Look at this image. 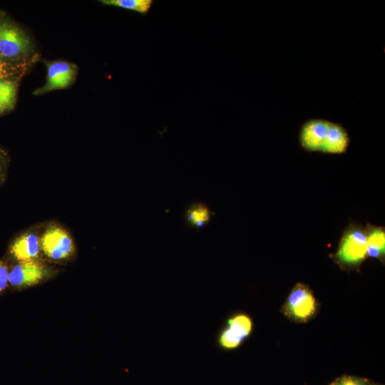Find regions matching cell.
I'll return each instance as SVG.
<instances>
[{
	"label": "cell",
	"instance_id": "6da1fadb",
	"mask_svg": "<svg viewBox=\"0 0 385 385\" xmlns=\"http://www.w3.org/2000/svg\"><path fill=\"white\" fill-rule=\"evenodd\" d=\"M43 257L55 262H66L76 254V246L71 232L57 222H50L41 230Z\"/></svg>",
	"mask_w": 385,
	"mask_h": 385
},
{
	"label": "cell",
	"instance_id": "7a4b0ae2",
	"mask_svg": "<svg viewBox=\"0 0 385 385\" xmlns=\"http://www.w3.org/2000/svg\"><path fill=\"white\" fill-rule=\"evenodd\" d=\"M34 43L26 33L9 19L0 20V58L24 59L34 52Z\"/></svg>",
	"mask_w": 385,
	"mask_h": 385
},
{
	"label": "cell",
	"instance_id": "3957f363",
	"mask_svg": "<svg viewBox=\"0 0 385 385\" xmlns=\"http://www.w3.org/2000/svg\"><path fill=\"white\" fill-rule=\"evenodd\" d=\"M56 273L57 270L43 259L17 262L9 267V284L16 289L32 287Z\"/></svg>",
	"mask_w": 385,
	"mask_h": 385
},
{
	"label": "cell",
	"instance_id": "277c9868",
	"mask_svg": "<svg viewBox=\"0 0 385 385\" xmlns=\"http://www.w3.org/2000/svg\"><path fill=\"white\" fill-rule=\"evenodd\" d=\"M253 321L245 312H236L228 317L216 336V345L223 351L239 348L251 335Z\"/></svg>",
	"mask_w": 385,
	"mask_h": 385
},
{
	"label": "cell",
	"instance_id": "5b68a950",
	"mask_svg": "<svg viewBox=\"0 0 385 385\" xmlns=\"http://www.w3.org/2000/svg\"><path fill=\"white\" fill-rule=\"evenodd\" d=\"M366 256V232L358 227H351L344 232L336 257L342 265L354 266Z\"/></svg>",
	"mask_w": 385,
	"mask_h": 385
},
{
	"label": "cell",
	"instance_id": "8992f818",
	"mask_svg": "<svg viewBox=\"0 0 385 385\" xmlns=\"http://www.w3.org/2000/svg\"><path fill=\"white\" fill-rule=\"evenodd\" d=\"M39 226L31 227L14 238L9 248L11 258L17 262L43 259Z\"/></svg>",
	"mask_w": 385,
	"mask_h": 385
},
{
	"label": "cell",
	"instance_id": "52a82bcc",
	"mask_svg": "<svg viewBox=\"0 0 385 385\" xmlns=\"http://www.w3.org/2000/svg\"><path fill=\"white\" fill-rule=\"evenodd\" d=\"M77 66L65 61H54L47 63L45 84L37 88L34 93L42 95L51 91L67 88L74 81Z\"/></svg>",
	"mask_w": 385,
	"mask_h": 385
},
{
	"label": "cell",
	"instance_id": "ba28073f",
	"mask_svg": "<svg viewBox=\"0 0 385 385\" xmlns=\"http://www.w3.org/2000/svg\"><path fill=\"white\" fill-rule=\"evenodd\" d=\"M286 309L293 318L299 320L307 319L315 312V299L307 287L297 284L287 299Z\"/></svg>",
	"mask_w": 385,
	"mask_h": 385
},
{
	"label": "cell",
	"instance_id": "9c48e42d",
	"mask_svg": "<svg viewBox=\"0 0 385 385\" xmlns=\"http://www.w3.org/2000/svg\"><path fill=\"white\" fill-rule=\"evenodd\" d=\"M329 121L324 118H309L300 128L299 140L302 148L308 152H320L327 135Z\"/></svg>",
	"mask_w": 385,
	"mask_h": 385
},
{
	"label": "cell",
	"instance_id": "30bf717a",
	"mask_svg": "<svg viewBox=\"0 0 385 385\" xmlns=\"http://www.w3.org/2000/svg\"><path fill=\"white\" fill-rule=\"evenodd\" d=\"M349 143V135L344 126L339 123L329 121L320 152L327 154H342L347 150Z\"/></svg>",
	"mask_w": 385,
	"mask_h": 385
},
{
	"label": "cell",
	"instance_id": "8fae6325",
	"mask_svg": "<svg viewBox=\"0 0 385 385\" xmlns=\"http://www.w3.org/2000/svg\"><path fill=\"white\" fill-rule=\"evenodd\" d=\"M385 252V232L382 227H371L366 232V255L379 258Z\"/></svg>",
	"mask_w": 385,
	"mask_h": 385
},
{
	"label": "cell",
	"instance_id": "7c38bea8",
	"mask_svg": "<svg viewBox=\"0 0 385 385\" xmlns=\"http://www.w3.org/2000/svg\"><path fill=\"white\" fill-rule=\"evenodd\" d=\"M18 83L13 79L0 80V112L11 109L16 103Z\"/></svg>",
	"mask_w": 385,
	"mask_h": 385
},
{
	"label": "cell",
	"instance_id": "4fadbf2b",
	"mask_svg": "<svg viewBox=\"0 0 385 385\" xmlns=\"http://www.w3.org/2000/svg\"><path fill=\"white\" fill-rule=\"evenodd\" d=\"M100 2L106 6L133 11L142 15L147 14L153 4V0H102Z\"/></svg>",
	"mask_w": 385,
	"mask_h": 385
},
{
	"label": "cell",
	"instance_id": "5bb4252c",
	"mask_svg": "<svg viewBox=\"0 0 385 385\" xmlns=\"http://www.w3.org/2000/svg\"><path fill=\"white\" fill-rule=\"evenodd\" d=\"M210 209L201 203L192 205L186 212V220L189 225L195 227L205 225L210 220Z\"/></svg>",
	"mask_w": 385,
	"mask_h": 385
},
{
	"label": "cell",
	"instance_id": "9a60e30c",
	"mask_svg": "<svg viewBox=\"0 0 385 385\" xmlns=\"http://www.w3.org/2000/svg\"><path fill=\"white\" fill-rule=\"evenodd\" d=\"M331 385H373L368 381L364 379L358 378L356 376H342L334 382Z\"/></svg>",
	"mask_w": 385,
	"mask_h": 385
},
{
	"label": "cell",
	"instance_id": "2e32d148",
	"mask_svg": "<svg viewBox=\"0 0 385 385\" xmlns=\"http://www.w3.org/2000/svg\"><path fill=\"white\" fill-rule=\"evenodd\" d=\"M19 71L20 69H18L16 66L0 58V80L10 78Z\"/></svg>",
	"mask_w": 385,
	"mask_h": 385
},
{
	"label": "cell",
	"instance_id": "e0dca14e",
	"mask_svg": "<svg viewBox=\"0 0 385 385\" xmlns=\"http://www.w3.org/2000/svg\"><path fill=\"white\" fill-rule=\"evenodd\" d=\"M9 267L7 264L0 260V293L3 292L9 284Z\"/></svg>",
	"mask_w": 385,
	"mask_h": 385
},
{
	"label": "cell",
	"instance_id": "ac0fdd59",
	"mask_svg": "<svg viewBox=\"0 0 385 385\" xmlns=\"http://www.w3.org/2000/svg\"><path fill=\"white\" fill-rule=\"evenodd\" d=\"M8 165V155L5 151L0 148V173L6 172Z\"/></svg>",
	"mask_w": 385,
	"mask_h": 385
},
{
	"label": "cell",
	"instance_id": "d6986e66",
	"mask_svg": "<svg viewBox=\"0 0 385 385\" xmlns=\"http://www.w3.org/2000/svg\"><path fill=\"white\" fill-rule=\"evenodd\" d=\"M6 176V172L0 173V185L4 182Z\"/></svg>",
	"mask_w": 385,
	"mask_h": 385
}]
</instances>
